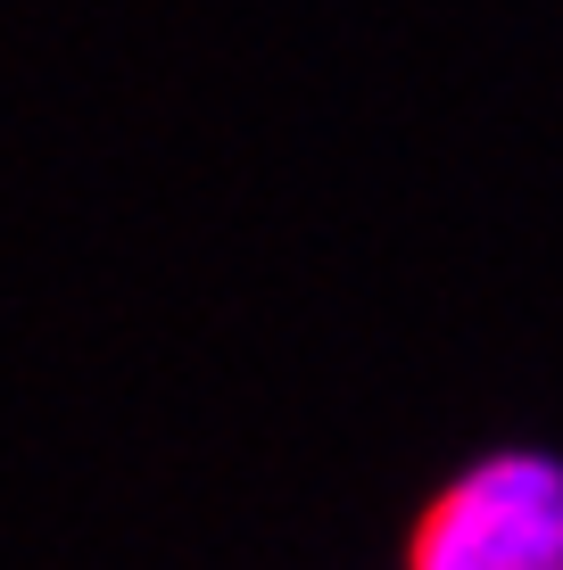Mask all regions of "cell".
<instances>
[{"label": "cell", "mask_w": 563, "mask_h": 570, "mask_svg": "<svg viewBox=\"0 0 563 570\" xmlns=\"http://www.w3.org/2000/svg\"><path fill=\"white\" fill-rule=\"evenodd\" d=\"M406 570H563V455L497 446L415 521Z\"/></svg>", "instance_id": "cell-1"}]
</instances>
